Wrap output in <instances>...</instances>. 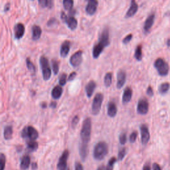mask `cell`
<instances>
[{
  "instance_id": "obj_1",
  "label": "cell",
  "mask_w": 170,
  "mask_h": 170,
  "mask_svg": "<svg viewBox=\"0 0 170 170\" xmlns=\"http://www.w3.org/2000/svg\"><path fill=\"white\" fill-rule=\"evenodd\" d=\"M110 45L109 29L108 27H105L104 30L101 33L98 43L93 47V56L94 59H98L100 54L102 53L104 48Z\"/></svg>"
},
{
  "instance_id": "obj_2",
  "label": "cell",
  "mask_w": 170,
  "mask_h": 170,
  "mask_svg": "<svg viewBox=\"0 0 170 170\" xmlns=\"http://www.w3.org/2000/svg\"><path fill=\"white\" fill-rule=\"evenodd\" d=\"M92 132V120L91 118H86L82 123L81 132H80V138L81 144L88 145L91 140Z\"/></svg>"
},
{
  "instance_id": "obj_3",
  "label": "cell",
  "mask_w": 170,
  "mask_h": 170,
  "mask_svg": "<svg viewBox=\"0 0 170 170\" xmlns=\"http://www.w3.org/2000/svg\"><path fill=\"white\" fill-rule=\"evenodd\" d=\"M108 152V146L104 142H99L95 145L93 150V157L96 160H102Z\"/></svg>"
},
{
  "instance_id": "obj_4",
  "label": "cell",
  "mask_w": 170,
  "mask_h": 170,
  "mask_svg": "<svg viewBox=\"0 0 170 170\" xmlns=\"http://www.w3.org/2000/svg\"><path fill=\"white\" fill-rule=\"evenodd\" d=\"M21 137L27 141L36 140L39 137V133L35 128L31 126H27L23 129L21 132Z\"/></svg>"
},
{
  "instance_id": "obj_5",
  "label": "cell",
  "mask_w": 170,
  "mask_h": 170,
  "mask_svg": "<svg viewBox=\"0 0 170 170\" xmlns=\"http://www.w3.org/2000/svg\"><path fill=\"white\" fill-rule=\"evenodd\" d=\"M154 66L157 69L158 74L162 77H165L168 75L169 70V66L164 59L158 58L155 60L154 63Z\"/></svg>"
},
{
  "instance_id": "obj_6",
  "label": "cell",
  "mask_w": 170,
  "mask_h": 170,
  "mask_svg": "<svg viewBox=\"0 0 170 170\" xmlns=\"http://www.w3.org/2000/svg\"><path fill=\"white\" fill-rule=\"evenodd\" d=\"M39 62L41 70H42L43 79L45 80H49L51 77V69L49 66V61L45 56H41Z\"/></svg>"
},
{
  "instance_id": "obj_7",
  "label": "cell",
  "mask_w": 170,
  "mask_h": 170,
  "mask_svg": "<svg viewBox=\"0 0 170 170\" xmlns=\"http://www.w3.org/2000/svg\"><path fill=\"white\" fill-rule=\"evenodd\" d=\"M103 100H104V95L102 93H97L95 95L92 104V114L93 115H97L100 112Z\"/></svg>"
},
{
  "instance_id": "obj_8",
  "label": "cell",
  "mask_w": 170,
  "mask_h": 170,
  "mask_svg": "<svg viewBox=\"0 0 170 170\" xmlns=\"http://www.w3.org/2000/svg\"><path fill=\"white\" fill-rule=\"evenodd\" d=\"M61 19L63 21V22H65V23L68 25V28L70 29L71 30L73 31L77 28L78 25V22L75 17H73V16H69V17H68V16H66L65 13L62 12L61 15Z\"/></svg>"
},
{
  "instance_id": "obj_9",
  "label": "cell",
  "mask_w": 170,
  "mask_h": 170,
  "mask_svg": "<svg viewBox=\"0 0 170 170\" xmlns=\"http://www.w3.org/2000/svg\"><path fill=\"white\" fill-rule=\"evenodd\" d=\"M69 156V151L65 150L62 153L59 158L58 164H57V169L58 170H66L67 168V160Z\"/></svg>"
},
{
  "instance_id": "obj_10",
  "label": "cell",
  "mask_w": 170,
  "mask_h": 170,
  "mask_svg": "<svg viewBox=\"0 0 170 170\" xmlns=\"http://www.w3.org/2000/svg\"><path fill=\"white\" fill-rule=\"evenodd\" d=\"M149 110V103L146 98L140 99L137 105V112L141 115H146Z\"/></svg>"
},
{
  "instance_id": "obj_11",
  "label": "cell",
  "mask_w": 170,
  "mask_h": 170,
  "mask_svg": "<svg viewBox=\"0 0 170 170\" xmlns=\"http://www.w3.org/2000/svg\"><path fill=\"white\" fill-rule=\"evenodd\" d=\"M140 133H141V141L143 145H146L150 138V134L148 127L146 124H142L140 126Z\"/></svg>"
},
{
  "instance_id": "obj_12",
  "label": "cell",
  "mask_w": 170,
  "mask_h": 170,
  "mask_svg": "<svg viewBox=\"0 0 170 170\" xmlns=\"http://www.w3.org/2000/svg\"><path fill=\"white\" fill-rule=\"evenodd\" d=\"M82 50L76 52L71 56L70 59V63L73 67H78L82 61Z\"/></svg>"
},
{
  "instance_id": "obj_13",
  "label": "cell",
  "mask_w": 170,
  "mask_h": 170,
  "mask_svg": "<svg viewBox=\"0 0 170 170\" xmlns=\"http://www.w3.org/2000/svg\"><path fill=\"white\" fill-rule=\"evenodd\" d=\"M126 80V73L125 70H120L117 73V84L116 87L120 89L124 85Z\"/></svg>"
},
{
  "instance_id": "obj_14",
  "label": "cell",
  "mask_w": 170,
  "mask_h": 170,
  "mask_svg": "<svg viewBox=\"0 0 170 170\" xmlns=\"http://www.w3.org/2000/svg\"><path fill=\"white\" fill-rule=\"evenodd\" d=\"M98 7V0H88V4L86 7L87 14L93 15L96 13Z\"/></svg>"
},
{
  "instance_id": "obj_15",
  "label": "cell",
  "mask_w": 170,
  "mask_h": 170,
  "mask_svg": "<svg viewBox=\"0 0 170 170\" xmlns=\"http://www.w3.org/2000/svg\"><path fill=\"white\" fill-rule=\"evenodd\" d=\"M25 33V26L23 23H17L14 27L15 38L17 39L22 38Z\"/></svg>"
},
{
  "instance_id": "obj_16",
  "label": "cell",
  "mask_w": 170,
  "mask_h": 170,
  "mask_svg": "<svg viewBox=\"0 0 170 170\" xmlns=\"http://www.w3.org/2000/svg\"><path fill=\"white\" fill-rule=\"evenodd\" d=\"M138 10V6L137 3L135 2V0H132L130 7L129 10H128V11L126 13L125 17L129 18L131 17H133V16L137 13Z\"/></svg>"
},
{
  "instance_id": "obj_17",
  "label": "cell",
  "mask_w": 170,
  "mask_h": 170,
  "mask_svg": "<svg viewBox=\"0 0 170 170\" xmlns=\"http://www.w3.org/2000/svg\"><path fill=\"white\" fill-rule=\"evenodd\" d=\"M96 86V83L94 80H91L85 86V92L88 98H91L93 96Z\"/></svg>"
},
{
  "instance_id": "obj_18",
  "label": "cell",
  "mask_w": 170,
  "mask_h": 170,
  "mask_svg": "<svg viewBox=\"0 0 170 170\" xmlns=\"http://www.w3.org/2000/svg\"><path fill=\"white\" fill-rule=\"evenodd\" d=\"M155 21V14L152 13L148 16V17L147 18L145 23H144V29L146 32H148L150 30L151 27L153 26V23H154Z\"/></svg>"
},
{
  "instance_id": "obj_19",
  "label": "cell",
  "mask_w": 170,
  "mask_h": 170,
  "mask_svg": "<svg viewBox=\"0 0 170 170\" xmlns=\"http://www.w3.org/2000/svg\"><path fill=\"white\" fill-rule=\"evenodd\" d=\"M70 43L69 41H64L61 47V50H60V55L61 57L65 58V57H67L68 53L70 51Z\"/></svg>"
},
{
  "instance_id": "obj_20",
  "label": "cell",
  "mask_w": 170,
  "mask_h": 170,
  "mask_svg": "<svg viewBox=\"0 0 170 170\" xmlns=\"http://www.w3.org/2000/svg\"><path fill=\"white\" fill-rule=\"evenodd\" d=\"M79 154L83 162L86 160L88 154V145L80 143L79 146Z\"/></svg>"
},
{
  "instance_id": "obj_21",
  "label": "cell",
  "mask_w": 170,
  "mask_h": 170,
  "mask_svg": "<svg viewBox=\"0 0 170 170\" xmlns=\"http://www.w3.org/2000/svg\"><path fill=\"white\" fill-rule=\"evenodd\" d=\"M117 111H118V110H117V107L115 103L113 102H110L108 104L107 108V114L108 116L111 117V118L116 116Z\"/></svg>"
},
{
  "instance_id": "obj_22",
  "label": "cell",
  "mask_w": 170,
  "mask_h": 170,
  "mask_svg": "<svg viewBox=\"0 0 170 170\" xmlns=\"http://www.w3.org/2000/svg\"><path fill=\"white\" fill-rule=\"evenodd\" d=\"M41 34H42V29L38 25H33L32 27V39L33 41H37L39 39Z\"/></svg>"
},
{
  "instance_id": "obj_23",
  "label": "cell",
  "mask_w": 170,
  "mask_h": 170,
  "mask_svg": "<svg viewBox=\"0 0 170 170\" xmlns=\"http://www.w3.org/2000/svg\"><path fill=\"white\" fill-rule=\"evenodd\" d=\"M132 90L130 87H127L124 91L122 96V102L124 104L128 103L132 99Z\"/></svg>"
},
{
  "instance_id": "obj_24",
  "label": "cell",
  "mask_w": 170,
  "mask_h": 170,
  "mask_svg": "<svg viewBox=\"0 0 170 170\" xmlns=\"http://www.w3.org/2000/svg\"><path fill=\"white\" fill-rule=\"evenodd\" d=\"M31 164V158L28 155H25L22 158L20 163V168L22 170H26L29 168Z\"/></svg>"
},
{
  "instance_id": "obj_25",
  "label": "cell",
  "mask_w": 170,
  "mask_h": 170,
  "mask_svg": "<svg viewBox=\"0 0 170 170\" xmlns=\"http://www.w3.org/2000/svg\"><path fill=\"white\" fill-rule=\"evenodd\" d=\"M63 88L61 86H55L51 91V96L54 99H59L63 94Z\"/></svg>"
},
{
  "instance_id": "obj_26",
  "label": "cell",
  "mask_w": 170,
  "mask_h": 170,
  "mask_svg": "<svg viewBox=\"0 0 170 170\" xmlns=\"http://www.w3.org/2000/svg\"><path fill=\"white\" fill-rule=\"evenodd\" d=\"M13 135V127L12 126H7L4 128L3 136L6 140H10L11 139Z\"/></svg>"
},
{
  "instance_id": "obj_27",
  "label": "cell",
  "mask_w": 170,
  "mask_h": 170,
  "mask_svg": "<svg viewBox=\"0 0 170 170\" xmlns=\"http://www.w3.org/2000/svg\"><path fill=\"white\" fill-rule=\"evenodd\" d=\"M27 150L30 152H33L35 151L38 148V143L35 140H31V141L27 142Z\"/></svg>"
},
{
  "instance_id": "obj_28",
  "label": "cell",
  "mask_w": 170,
  "mask_h": 170,
  "mask_svg": "<svg viewBox=\"0 0 170 170\" xmlns=\"http://www.w3.org/2000/svg\"><path fill=\"white\" fill-rule=\"evenodd\" d=\"M134 57L138 61H140L142 59V47L141 45L137 46L135 50Z\"/></svg>"
},
{
  "instance_id": "obj_29",
  "label": "cell",
  "mask_w": 170,
  "mask_h": 170,
  "mask_svg": "<svg viewBox=\"0 0 170 170\" xmlns=\"http://www.w3.org/2000/svg\"><path fill=\"white\" fill-rule=\"evenodd\" d=\"M112 74L111 73H107L104 76V82L106 87L108 88L112 84Z\"/></svg>"
},
{
  "instance_id": "obj_30",
  "label": "cell",
  "mask_w": 170,
  "mask_h": 170,
  "mask_svg": "<svg viewBox=\"0 0 170 170\" xmlns=\"http://www.w3.org/2000/svg\"><path fill=\"white\" fill-rule=\"evenodd\" d=\"M169 88H170V84L169 82H164V83L160 84L158 90H159L160 94H165L167 91H169Z\"/></svg>"
},
{
  "instance_id": "obj_31",
  "label": "cell",
  "mask_w": 170,
  "mask_h": 170,
  "mask_svg": "<svg viewBox=\"0 0 170 170\" xmlns=\"http://www.w3.org/2000/svg\"><path fill=\"white\" fill-rule=\"evenodd\" d=\"M26 65H27V68H28V70L30 71L31 73L35 74V72H36L35 66L34 65V64L32 63L29 58L26 59Z\"/></svg>"
},
{
  "instance_id": "obj_32",
  "label": "cell",
  "mask_w": 170,
  "mask_h": 170,
  "mask_svg": "<svg viewBox=\"0 0 170 170\" xmlns=\"http://www.w3.org/2000/svg\"><path fill=\"white\" fill-rule=\"evenodd\" d=\"M63 3L66 10H70L74 5V1L73 0H63Z\"/></svg>"
},
{
  "instance_id": "obj_33",
  "label": "cell",
  "mask_w": 170,
  "mask_h": 170,
  "mask_svg": "<svg viewBox=\"0 0 170 170\" xmlns=\"http://www.w3.org/2000/svg\"><path fill=\"white\" fill-rule=\"evenodd\" d=\"M117 159L115 157L112 158L108 161V165L106 167V170H113L114 169V165L115 164V163L116 162Z\"/></svg>"
},
{
  "instance_id": "obj_34",
  "label": "cell",
  "mask_w": 170,
  "mask_h": 170,
  "mask_svg": "<svg viewBox=\"0 0 170 170\" xmlns=\"http://www.w3.org/2000/svg\"><path fill=\"white\" fill-rule=\"evenodd\" d=\"M52 67H53V73L55 75L58 74L59 71V63L56 60H53L52 61Z\"/></svg>"
},
{
  "instance_id": "obj_35",
  "label": "cell",
  "mask_w": 170,
  "mask_h": 170,
  "mask_svg": "<svg viewBox=\"0 0 170 170\" xmlns=\"http://www.w3.org/2000/svg\"><path fill=\"white\" fill-rule=\"evenodd\" d=\"M66 79H67V76H66L65 73L61 74L59 79V84H60L61 86H64V85H65L66 82Z\"/></svg>"
},
{
  "instance_id": "obj_36",
  "label": "cell",
  "mask_w": 170,
  "mask_h": 170,
  "mask_svg": "<svg viewBox=\"0 0 170 170\" xmlns=\"http://www.w3.org/2000/svg\"><path fill=\"white\" fill-rule=\"evenodd\" d=\"M126 154V149L125 148H121L118 151V160L119 161L122 160L124 158Z\"/></svg>"
},
{
  "instance_id": "obj_37",
  "label": "cell",
  "mask_w": 170,
  "mask_h": 170,
  "mask_svg": "<svg viewBox=\"0 0 170 170\" xmlns=\"http://www.w3.org/2000/svg\"><path fill=\"white\" fill-rule=\"evenodd\" d=\"M6 155L1 153L0 154V164H1V170H4L6 166Z\"/></svg>"
},
{
  "instance_id": "obj_38",
  "label": "cell",
  "mask_w": 170,
  "mask_h": 170,
  "mask_svg": "<svg viewBox=\"0 0 170 170\" xmlns=\"http://www.w3.org/2000/svg\"><path fill=\"white\" fill-rule=\"evenodd\" d=\"M119 140H120V143L122 145H124L127 141V136H126V134L125 132L121 133L120 136H119Z\"/></svg>"
},
{
  "instance_id": "obj_39",
  "label": "cell",
  "mask_w": 170,
  "mask_h": 170,
  "mask_svg": "<svg viewBox=\"0 0 170 170\" xmlns=\"http://www.w3.org/2000/svg\"><path fill=\"white\" fill-rule=\"evenodd\" d=\"M79 122V116H75L73 117L72 122H71V126H72L73 128H75L76 126H77L78 123Z\"/></svg>"
},
{
  "instance_id": "obj_40",
  "label": "cell",
  "mask_w": 170,
  "mask_h": 170,
  "mask_svg": "<svg viewBox=\"0 0 170 170\" xmlns=\"http://www.w3.org/2000/svg\"><path fill=\"white\" fill-rule=\"evenodd\" d=\"M138 137V132H133L132 133H131V134L130 135V142L131 143H134V142H135V140L137 139Z\"/></svg>"
},
{
  "instance_id": "obj_41",
  "label": "cell",
  "mask_w": 170,
  "mask_h": 170,
  "mask_svg": "<svg viewBox=\"0 0 170 170\" xmlns=\"http://www.w3.org/2000/svg\"><path fill=\"white\" fill-rule=\"evenodd\" d=\"M132 37H133L132 34H129V35H128L126 37L124 38V39L122 40V43H124V44H128V43L130 42V41L132 40Z\"/></svg>"
},
{
  "instance_id": "obj_42",
  "label": "cell",
  "mask_w": 170,
  "mask_h": 170,
  "mask_svg": "<svg viewBox=\"0 0 170 170\" xmlns=\"http://www.w3.org/2000/svg\"><path fill=\"white\" fill-rule=\"evenodd\" d=\"M38 1L39 3L40 4V6L43 8H47V6H49V0H38Z\"/></svg>"
},
{
  "instance_id": "obj_43",
  "label": "cell",
  "mask_w": 170,
  "mask_h": 170,
  "mask_svg": "<svg viewBox=\"0 0 170 170\" xmlns=\"http://www.w3.org/2000/svg\"><path fill=\"white\" fill-rule=\"evenodd\" d=\"M56 23H57V20L55 19V18H51V19L49 20V21H48L47 25L49 27H50V26H52V25H53Z\"/></svg>"
},
{
  "instance_id": "obj_44",
  "label": "cell",
  "mask_w": 170,
  "mask_h": 170,
  "mask_svg": "<svg viewBox=\"0 0 170 170\" xmlns=\"http://www.w3.org/2000/svg\"><path fill=\"white\" fill-rule=\"evenodd\" d=\"M75 170H84L83 166L80 164V162H76L75 165Z\"/></svg>"
},
{
  "instance_id": "obj_45",
  "label": "cell",
  "mask_w": 170,
  "mask_h": 170,
  "mask_svg": "<svg viewBox=\"0 0 170 170\" xmlns=\"http://www.w3.org/2000/svg\"><path fill=\"white\" fill-rule=\"evenodd\" d=\"M77 73H76V72L71 73L69 75V76H68V81H72V80H74L76 78V77H77Z\"/></svg>"
},
{
  "instance_id": "obj_46",
  "label": "cell",
  "mask_w": 170,
  "mask_h": 170,
  "mask_svg": "<svg viewBox=\"0 0 170 170\" xmlns=\"http://www.w3.org/2000/svg\"><path fill=\"white\" fill-rule=\"evenodd\" d=\"M146 93L149 96H152L153 95V90L151 86H148V88H147Z\"/></svg>"
},
{
  "instance_id": "obj_47",
  "label": "cell",
  "mask_w": 170,
  "mask_h": 170,
  "mask_svg": "<svg viewBox=\"0 0 170 170\" xmlns=\"http://www.w3.org/2000/svg\"><path fill=\"white\" fill-rule=\"evenodd\" d=\"M152 168H153V170H162L160 165L158 164H157V163H154V164H153Z\"/></svg>"
},
{
  "instance_id": "obj_48",
  "label": "cell",
  "mask_w": 170,
  "mask_h": 170,
  "mask_svg": "<svg viewBox=\"0 0 170 170\" xmlns=\"http://www.w3.org/2000/svg\"><path fill=\"white\" fill-rule=\"evenodd\" d=\"M37 167H38V165H37V163L36 162H33L31 164V168L33 170H36L37 169Z\"/></svg>"
},
{
  "instance_id": "obj_49",
  "label": "cell",
  "mask_w": 170,
  "mask_h": 170,
  "mask_svg": "<svg viewBox=\"0 0 170 170\" xmlns=\"http://www.w3.org/2000/svg\"><path fill=\"white\" fill-rule=\"evenodd\" d=\"M57 103L56 102H50V104H49V106L51 108L54 109L57 107Z\"/></svg>"
},
{
  "instance_id": "obj_50",
  "label": "cell",
  "mask_w": 170,
  "mask_h": 170,
  "mask_svg": "<svg viewBox=\"0 0 170 170\" xmlns=\"http://www.w3.org/2000/svg\"><path fill=\"white\" fill-rule=\"evenodd\" d=\"M143 170H151V167L149 164H146L143 167Z\"/></svg>"
},
{
  "instance_id": "obj_51",
  "label": "cell",
  "mask_w": 170,
  "mask_h": 170,
  "mask_svg": "<svg viewBox=\"0 0 170 170\" xmlns=\"http://www.w3.org/2000/svg\"><path fill=\"white\" fill-rule=\"evenodd\" d=\"M10 3H7L5 6V8H4V11H8L10 10Z\"/></svg>"
},
{
  "instance_id": "obj_52",
  "label": "cell",
  "mask_w": 170,
  "mask_h": 170,
  "mask_svg": "<svg viewBox=\"0 0 170 170\" xmlns=\"http://www.w3.org/2000/svg\"><path fill=\"white\" fill-rule=\"evenodd\" d=\"M41 108H42L45 109L47 107V104L46 102H42L41 104Z\"/></svg>"
},
{
  "instance_id": "obj_53",
  "label": "cell",
  "mask_w": 170,
  "mask_h": 170,
  "mask_svg": "<svg viewBox=\"0 0 170 170\" xmlns=\"http://www.w3.org/2000/svg\"><path fill=\"white\" fill-rule=\"evenodd\" d=\"M97 170H106V168L104 166H103V165H102V166H100L99 167H98Z\"/></svg>"
},
{
  "instance_id": "obj_54",
  "label": "cell",
  "mask_w": 170,
  "mask_h": 170,
  "mask_svg": "<svg viewBox=\"0 0 170 170\" xmlns=\"http://www.w3.org/2000/svg\"><path fill=\"white\" fill-rule=\"evenodd\" d=\"M167 45L168 46V47H170V39H167Z\"/></svg>"
},
{
  "instance_id": "obj_55",
  "label": "cell",
  "mask_w": 170,
  "mask_h": 170,
  "mask_svg": "<svg viewBox=\"0 0 170 170\" xmlns=\"http://www.w3.org/2000/svg\"><path fill=\"white\" fill-rule=\"evenodd\" d=\"M66 170H70V169H69V168H68V167H67V168H66Z\"/></svg>"
}]
</instances>
